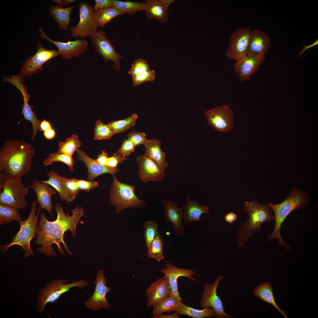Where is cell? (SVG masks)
Listing matches in <instances>:
<instances>
[{
    "label": "cell",
    "mask_w": 318,
    "mask_h": 318,
    "mask_svg": "<svg viewBox=\"0 0 318 318\" xmlns=\"http://www.w3.org/2000/svg\"><path fill=\"white\" fill-rule=\"evenodd\" d=\"M54 208L57 216L54 221H48L43 211L39 214L35 244L41 247L37 249V250L49 257L55 256L56 253L52 247V244H54L57 245L61 255L64 256L66 254L60 244L62 243L68 254L71 255L72 253L69 250L64 240V233L66 231L70 230L73 236H76V226L80 219L84 215V210L82 207H80L78 205L71 210L72 214L70 216L68 211L66 214L61 204L58 202L56 203Z\"/></svg>",
    "instance_id": "cell-1"
},
{
    "label": "cell",
    "mask_w": 318,
    "mask_h": 318,
    "mask_svg": "<svg viewBox=\"0 0 318 318\" xmlns=\"http://www.w3.org/2000/svg\"><path fill=\"white\" fill-rule=\"evenodd\" d=\"M35 151L19 140L6 141L0 150V187L9 180L21 179L30 170Z\"/></svg>",
    "instance_id": "cell-2"
},
{
    "label": "cell",
    "mask_w": 318,
    "mask_h": 318,
    "mask_svg": "<svg viewBox=\"0 0 318 318\" xmlns=\"http://www.w3.org/2000/svg\"><path fill=\"white\" fill-rule=\"evenodd\" d=\"M242 208L248 214L249 218L246 222L240 224L237 228V241L239 248L256 232L260 231L263 223L271 222L275 219L273 210L268 203L261 204L256 200L246 201Z\"/></svg>",
    "instance_id": "cell-3"
},
{
    "label": "cell",
    "mask_w": 318,
    "mask_h": 318,
    "mask_svg": "<svg viewBox=\"0 0 318 318\" xmlns=\"http://www.w3.org/2000/svg\"><path fill=\"white\" fill-rule=\"evenodd\" d=\"M310 199V196L307 192L294 187L290 191L289 196L281 203L276 204L268 203L275 213V228L267 237L269 241L277 239L279 244L286 249H290V246L284 242L281 237L280 233L281 225L290 213L305 207L309 203Z\"/></svg>",
    "instance_id": "cell-4"
},
{
    "label": "cell",
    "mask_w": 318,
    "mask_h": 318,
    "mask_svg": "<svg viewBox=\"0 0 318 318\" xmlns=\"http://www.w3.org/2000/svg\"><path fill=\"white\" fill-rule=\"evenodd\" d=\"M37 201H32L30 214L25 220L19 221L20 228L12 238V241L4 245H0V251L4 255L10 247L15 245L21 247L24 251V256L27 258L30 256H34L31 249L30 241L36 235L37 223L40 211L42 209L39 205L37 213Z\"/></svg>",
    "instance_id": "cell-5"
},
{
    "label": "cell",
    "mask_w": 318,
    "mask_h": 318,
    "mask_svg": "<svg viewBox=\"0 0 318 318\" xmlns=\"http://www.w3.org/2000/svg\"><path fill=\"white\" fill-rule=\"evenodd\" d=\"M68 281V279H52L39 290L37 297V310L39 315H42L48 303H54L72 288L77 286L83 288L89 284L87 281L82 279L69 284H67Z\"/></svg>",
    "instance_id": "cell-6"
},
{
    "label": "cell",
    "mask_w": 318,
    "mask_h": 318,
    "mask_svg": "<svg viewBox=\"0 0 318 318\" xmlns=\"http://www.w3.org/2000/svg\"><path fill=\"white\" fill-rule=\"evenodd\" d=\"M134 186L120 182L113 175L110 192V203L115 207V212L119 213L123 210L130 208H141L146 202L135 195Z\"/></svg>",
    "instance_id": "cell-7"
},
{
    "label": "cell",
    "mask_w": 318,
    "mask_h": 318,
    "mask_svg": "<svg viewBox=\"0 0 318 318\" xmlns=\"http://www.w3.org/2000/svg\"><path fill=\"white\" fill-rule=\"evenodd\" d=\"M0 204L20 209L27 205L26 196L29 188L23 184L21 179L9 180L0 187Z\"/></svg>",
    "instance_id": "cell-8"
},
{
    "label": "cell",
    "mask_w": 318,
    "mask_h": 318,
    "mask_svg": "<svg viewBox=\"0 0 318 318\" xmlns=\"http://www.w3.org/2000/svg\"><path fill=\"white\" fill-rule=\"evenodd\" d=\"M80 20L74 26H70L71 36L82 39L90 36L97 31L98 26L95 10L93 7L84 1L78 5Z\"/></svg>",
    "instance_id": "cell-9"
},
{
    "label": "cell",
    "mask_w": 318,
    "mask_h": 318,
    "mask_svg": "<svg viewBox=\"0 0 318 318\" xmlns=\"http://www.w3.org/2000/svg\"><path fill=\"white\" fill-rule=\"evenodd\" d=\"M90 39L96 53L100 56L105 63L112 61V68L119 71L120 67V59L122 56L116 52L105 32L102 30L97 31L90 36Z\"/></svg>",
    "instance_id": "cell-10"
},
{
    "label": "cell",
    "mask_w": 318,
    "mask_h": 318,
    "mask_svg": "<svg viewBox=\"0 0 318 318\" xmlns=\"http://www.w3.org/2000/svg\"><path fill=\"white\" fill-rule=\"evenodd\" d=\"M94 283L95 285L94 292L92 296L84 302L85 307L93 311L112 308L113 306L109 303L106 298L107 294L111 289L107 285L103 270L98 271Z\"/></svg>",
    "instance_id": "cell-11"
},
{
    "label": "cell",
    "mask_w": 318,
    "mask_h": 318,
    "mask_svg": "<svg viewBox=\"0 0 318 318\" xmlns=\"http://www.w3.org/2000/svg\"><path fill=\"white\" fill-rule=\"evenodd\" d=\"M37 52L23 63L20 74L24 76L30 77L41 71L43 65L51 59L59 55L57 51L45 48L39 40L37 41L36 45Z\"/></svg>",
    "instance_id": "cell-12"
},
{
    "label": "cell",
    "mask_w": 318,
    "mask_h": 318,
    "mask_svg": "<svg viewBox=\"0 0 318 318\" xmlns=\"http://www.w3.org/2000/svg\"><path fill=\"white\" fill-rule=\"evenodd\" d=\"M251 31L249 27H240L232 33L226 56L235 61L248 54Z\"/></svg>",
    "instance_id": "cell-13"
},
{
    "label": "cell",
    "mask_w": 318,
    "mask_h": 318,
    "mask_svg": "<svg viewBox=\"0 0 318 318\" xmlns=\"http://www.w3.org/2000/svg\"><path fill=\"white\" fill-rule=\"evenodd\" d=\"M205 116L208 123L217 131L228 132L233 126L234 114L228 105L217 106L208 110Z\"/></svg>",
    "instance_id": "cell-14"
},
{
    "label": "cell",
    "mask_w": 318,
    "mask_h": 318,
    "mask_svg": "<svg viewBox=\"0 0 318 318\" xmlns=\"http://www.w3.org/2000/svg\"><path fill=\"white\" fill-rule=\"evenodd\" d=\"M223 277L222 275H220L212 284H204V291L200 304L202 307L212 308L215 312V316L216 318L233 317L231 315L227 314L224 311L222 302L216 293L217 286Z\"/></svg>",
    "instance_id": "cell-15"
},
{
    "label": "cell",
    "mask_w": 318,
    "mask_h": 318,
    "mask_svg": "<svg viewBox=\"0 0 318 318\" xmlns=\"http://www.w3.org/2000/svg\"><path fill=\"white\" fill-rule=\"evenodd\" d=\"M39 31L42 38L52 43L57 47L59 55L63 59H69L73 57H78L88 49L89 43L85 39L69 41L66 42L56 41L49 38L44 32L42 27L39 28Z\"/></svg>",
    "instance_id": "cell-16"
},
{
    "label": "cell",
    "mask_w": 318,
    "mask_h": 318,
    "mask_svg": "<svg viewBox=\"0 0 318 318\" xmlns=\"http://www.w3.org/2000/svg\"><path fill=\"white\" fill-rule=\"evenodd\" d=\"M265 59L264 55L248 54L235 61L234 69L240 82L248 80L258 70Z\"/></svg>",
    "instance_id": "cell-17"
},
{
    "label": "cell",
    "mask_w": 318,
    "mask_h": 318,
    "mask_svg": "<svg viewBox=\"0 0 318 318\" xmlns=\"http://www.w3.org/2000/svg\"><path fill=\"white\" fill-rule=\"evenodd\" d=\"M162 204L164 207L165 218L166 221L173 224L174 235L178 238L183 237L185 233V227L182 221L183 212L179 203L165 198L162 200Z\"/></svg>",
    "instance_id": "cell-18"
},
{
    "label": "cell",
    "mask_w": 318,
    "mask_h": 318,
    "mask_svg": "<svg viewBox=\"0 0 318 318\" xmlns=\"http://www.w3.org/2000/svg\"><path fill=\"white\" fill-rule=\"evenodd\" d=\"M136 161L139 166L138 174L142 181H163L165 175L164 170L152 160L144 155L137 157Z\"/></svg>",
    "instance_id": "cell-19"
},
{
    "label": "cell",
    "mask_w": 318,
    "mask_h": 318,
    "mask_svg": "<svg viewBox=\"0 0 318 318\" xmlns=\"http://www.w3.org/2000/svg\"><path fill=\"white\" fill-rule=\"evenodd\" d=\"M148 307H153L173 294L168 281L165 276L153 283L146 289Z\"/></svg>",
    "instance_id": "cell-20"
},
{
    "label": "cell",
    "mask_w": 318,
    "mask_h": 318,
    "mask_svg": "<svg viewBox=\"0 0 318 318\" xmlns=\"http://www.w3.org/2000/svg\"><path fill=\"white\" fill-rule=\"evenodd\" d=\"M164 264L165 268L161 269L160 272L163 274L168 279L173 295L182 301L178 290V279L180 276H185L194 281H196L197 279L193 277V276L196 275V273L194 271L195 269L178 268L173 265L168 261H165Z\"/></svg>",
    "instance_id": "cell-21"
},
{
    "label": "cell",
    "mask_w": 318,
    "mask_h": 318,
    "mask_svg": "<svg viewBox=\"0 0 318 318\" xmlns=\"http://www.w3.org/2000/svg\"><path fill=\"white\" fill-rule=\"evenodd\" d=\"M30 187L35 192L37 201L41 208L46 210L53 216L52 197L57 193L56 190L49 185L37 179L32 182Z\"/></svg>",
    "instance_id": "cell-22"
},
{
    "label": "cell",
    "mask_w": 318,
    "mask_h": 318,
    "mask_svg": "<svg viewBox=\"0 0 318 318\" xmlns=\"http://www.w3.org/2000/svg\"><path fill=\"white\" fill-rule=\"evenodd\" d=\"M77 160L83 161L86 165L88 170L87 180L93 181L97 176L106 173L113 175L119 171L117 168H112L103 165L99 163L96 160L88 156L84 151L78 149L77 151Z\"/></svg>",
    "instance_id": "cell-23"
},
{
    "label": "cell",
    "mask_w": 318,
    "mask_h": 318,
    "mask_svg": "<svg viewBox=\"0 0 318 318\" xmlns=\"http://www.w3.org/2000/svg\"><path fill=\"white\" fill-rule=\"evenodd\" d=\"M182 208L183 212V219L186 226L193 221H202L200 218L202 214L208 215L210 213L208 207L200 204L196 201L192 200L189 194L187 196L186 204L183 205Z\"/></svg>",
    "instance_id": "cell-24"
},
{
    "label": "cell",
    "mask_w": 318,
    "mask_h": 318,
    "mask_svg": "<svg viewBox=\"0 0 318 318\" xmlns=\"http://www.w3.org/2000/svg\"><path fill=\"white\" fill-rule=\"evenodd\" d=\"M271 46V39L264 32L255 29L251 31L248 54L264 55Z\"/></svg>",
    "instance_id": "cell-25"
},
{
    "label": "cell",
    "mask_w": 318,
    "mask_h": 318,
    "mask_svg": "<svg viewBox=\"0 0 318 318\" xmlns=\"http://www.w3.org/2000/svg\"><path fill=\"white\" fill-rule=\"evenodd\" d=\"M143 145L145 150L144 155L164 170L168 166V163L165 159V154L161 148L160 141L154 139H147Z\"/></svg>",
    "instance_id": "cell-26"
},
{
    "label": "cell",
    "mask_w": 318,
    "mask_h": 318,
    "mask_svg": "<svg viewBox=\"0 0 318 318\" xmlns=\"http://www.w3.org/2000/svg\"><path fill=\"white\" fill-rule=\"evenodd\" d=\"M144 11L148 19H154L160 23H166L168 17V9L163 0H147Z\"/></svg>",
    "instance_id": "cell-27"
},
{
    "label": "cell",
    "mask_w": 318,
    "mask_h": 318,
    "mask_svg": "<svg viewBox=\"0 0 318 318\" xmlns=\"http://www.w3.org/2000/svg\"><path fill=\"white\" fill-rule=\"evenodd\" d=\"M74 8V6L63 7L56 5H51L50 6L49 13L57 22L60 30L67 31L68 30L71 13Z\"/></svg>",
    "instance_id": "cell-28"
},
{
    "label": "cell",
    "mask_w": 318,
    "mask_h": 318,
    "mask_svg": "<svg viewBox=\"0 0 318 318\" xmlns=\"http://www.w3.org/2000/svg\"><path fill=\"white\" fill-rule=\"evenodd\" d=\"M253 293L255 296L260 298L262 301L269 303L274 306L285 318H287L285 310L281 309L275 302L272 286L270 283L267 282H262L256 287Z\"/></svg>",
    "instance_id": "cell-29"
},
{
    "label": "cell",
    "mask_w": 318,
    "mask_h": 318,
    "mask_svg": "<svg viewBox=\"0 0 318 318\" xmlns=\"http://www.w3.org/2000/svg\"><path fill=\"white\" fill-rule=\"evenodd\" d=\"M21 93L23 97L24 102L22 114L24 118L30 121L32 123L33 129L32 138L33 140L37 135L38 131H41L40 125L42 121L38 119L36 114L32 110V107L28 103L30 97L27 91L23 90Z\"/></svg>",
    "instance_id": "cell-30"
},
{
    "label": "cell",
    "mask_w": 318,
    "mask_h": 318,
    "mask_svg": "<svg viewBox=\"0 0 318 318\" xmlns=\"http://www.w3.org/2000/svg\"><path fill=\"white\" fill-rule=\"evenodd\" d=\"M179 315H186L193 318H204L215 316L214 310L211 308L205 307L202 309H195L180 302L174 311Z\"/></svg>",
    "instance_id": "cell-31"
},
{
    "label": "cell",
    "mask_w": 318,
    "mask_h": 318,
    "mask_svg": "<svg viewBox=\"0 0 318 318\" xmlns=\"http://www.w3.org/2000/svg\"><path fill=\"white\" fill-rule=\"evenodd\" d=\"M47 174L48 179L40 181L54 188L59 193L61 201L68 203L73 201L74 200L66 192L63 186L61 180V176L53 170L47 172Z\"/></svg>",
    "instance_id": "cell-32"
},
{
    "label": "cell",
    "mask_w": 318,
    "mask_h": 318,
    "mask_svg": "<svg viewBox=\"0 0 318 318\" xmlns=\"http://www.w3.org/2000/svg\"><path fill=\"white\" fill-rule=\"evenodd\" d=\"M181 301L176 296H170L153 307L152 317L155 318L163 313L174 312Z\"/></svg>",
    "instance_id": "cell-33"
},
{
    "label": "cell",
    "mask_w": 318,
    "mask_h": 318,
    "mask_svg": "<svg viewBox=\"0 0 318 318\" xmlns=\"http://www.w3.org/2000/svg\"><path fill=\"white\" fill-rule=\"evenodd\" d=\"M113 6L117 9L122 14L132 15L138 11H144L146 5L144 2L114 0Z\"/></svg>",
    "instance_id": "cell-34"
},
{
    "label": "cell",
    "mask_w": 318,
    "mask_h": 318,
    "mask_svg": "<svg viewBox=\"0 0 318 318\" xmlns=\"http://www.w3.org/2000/svg\"><path fill=\"white\" fill-rule=\"evenodd\" d=\"M138 117L136 114H134L124 119L110 122L107 125L114 134L124 132L134 127Z\"/></svg>",
    "instance_id": "cell-35"
},
{
    "label": "cell",
    "mask_w": 318,
    "mask_h": 318,
    "mask_svg": "<svg viewBox=\"0 0 318 318\" xmlns=\"http://www.w3.org/2000/svg\"><path fill=\"white\" fill-rule=\"evenodd\" d=\"M81 145L78 136L76 134L73 135L67 138L64 141L59 143L57 152L72 156Z\"/></svg>",
    "instance_id": "cell-36"
},
{
    "label": "cell",
    "mask_w": 318,
    "mask_h": 318,
    "mask_svg": "<svg viewBox=\"0 0 318 318\" xmlns=\"http://www.w3.org/2000/svg\"><path fill=\"white\" fill-rule=\"evenodd\" d=\"M98 27H103L107 23L115 17L122 15L113 6L95 10Z\"/></svg>",
    "instance_id": "cell-37"
},
{
    "label": "cell",
    "mask_w": 318,
    "mask_h": 318,
    "mask_svg": "<svg viewBox=\"0 0 318 318\" xmlns=\"http://www.w3.org/2000/svg\"><path fill=\"white\" fill-rule=\"evenodd\" d=\"M16 208L0 204V225H5L12 221L19 222L22 218Z\"/></svg>",
    "instance_id": "cell-38"
},
{
    "label": "cell",
    "mask_w": 318,
    "mask_h": 318,
    "mask_svg": "<svg viewBox=\"0 0 318 318\" xmlns=\"http://www.w3.org/2000/svg\"><path fill=\"white\" fill-rule=\"evenodd\" d=\"M163 246L162 237L158 233L148 249L147 253L148 257L154 259L159 262L163 259L164 258L163 254Z\"/></svg>",
    "instance_id": "cell-39"
},
{
    "label": "cell",
    "mask_w": 318,
    "mask_h": 318,
    "mask_svg": "<svg viewBox=\"0 0 318 318\" xmlns=\"http://www.w3.org/2000/svg\"><path fill=\"white\" fill-rule=\"evenodd\" d=\"M59 161L65 164L68 166L71 171H73L74 162L72 156L58 152L50 154L44 160L43 164L44 166H47L55 162Z\"/></svg>",
    "instance_id": "cell-40"
},
{
    "label": "cell",
    "mask_w": 318,
    "mask_h": 318,
    "mask_svg": "<svg viewBox=\"0 0 318 318\" xmlns=\"http://www.w3.org/2000/svg\"><path fill=\"white\" fill-rule=\"evenodd\" d=\"M143 228L145 243L148 249L155 238L159 233L158 224L155 221H149L144 222Z\"/></svg>",
    "instance_id": "cell-41"
},
{
    "label": "cell",
    "mask_w": 318,
    "mask_h": 318,
    "mask_svg": "<svg viewBox=\"0 0 318 318\" xmlns=\"http://www.w3.org/2000/svg\"><path fill=\"white\" fill-rule=\"evenodd\" d=\"M110 128L99 119L96 122L94 139L95 140L110 139L114 134Z\"/></svg>",
    "instance_id": "cell-42"
},
{
    "label": "cell",
    "mask_w": 318,
    "mask_h": 318,
    "mask_svg": "<svg viewBox=\"0 0 318 318\" xmlns=\"http://www.w3.org/2000/svg\"><path fill=\"white\" fill-rule=\"evenodd\" d=\"M74 178L61 177V181L66 192L74 200L80 190L74 181Z\"/></svg>",
    "instance_id": "cell-43"
},
{
    "label": "cell",
    "mask_w": 318,
    "mask_h": 318,
    "mask_svg": "<svg viewBox=\"0 0 318 318\" xmlns=\"http://www.w3.org/2000/svg\"><path fill=\"white\" fill-rule=\"evenodd\" d=\"M155 74L154 70H150L149 69L132 77L133 86H137L145 82H153L155 77Z\"/></svg>",
    "instance_id": "cell-44"
},
{
    "label": "cell",
    "mask_w": 318,
    "mask_h": 318,
    "mask_svg": "<svg viewBox=\"0 0 318 318\" xmlns=\"http://www.w3.org/2000/svg\"><path fill=\"white\" fill-rule=\"evenodd\" d=\"M149 69L146 60L142 58H137L134 61L131 65V69L128 73L133 77Z\"/></svg>",
    "instance_id": "cell-45"
},
{
    "label": "cell",
    "mask_w": 318,
    "mask_h": 318,
    "mask_svg": "<svg viewBox=\"0 0 318 318\" xmlns=\"http://www.w3.org/2000/svg\"><path fill=\"white\" fill-rule=\"evenodd\" d=\"M128 139L132 142L136 146L143 144L147 139L144 132H137L134 130L130 132L127 135Z\"/></svg>",
    "instance_id": "cell-46"
},
{
    "label": "cell",
    "mask_w": 318,
    "mask_h": 318,
    "mask_svg": "<svg viewBox=\"0 0 318 318\" xmlns=\"http://www.w3.org/2000/svg\"><path fill=\"white\" fill-rule=\"evenodd\" d=\"M136 146L128 139L124 140L118 150L119 152L123 157H126L130 155L132 152L134 151Z\"/></svg>",
    "instance_id": "cell-47"
},
{
    "label": "cell",
    "mask_w": 318,
    "mask_h": 318,
    "mask_svg": "<svg viewBox=\"0 0 318 318\" xmlns=\"http://www.w3.org/2000/svg\"><path fill=\"white\" fill-rule=\"evenodd\" d=\"M74 181L80 190L89 191L90 190L99 186V183L96 181H87L74 178Z\"/></svg>",
    "instance_id": "cell-48"
},
{
    "label": "cell",
    "mask_w": 318,
    "mask_h": 318,
    "mask_svg": "<svg viewBox=\"0 0 318 318\" xmlns=\"http://www.w3.org/2000/svg\"><path fill=\"white\" fill-rule=\"evenodd\" d=\"M127 159L126 157H122L119 152H116L112 153V156L109 157L107 166L112 168H117L118 164H122Z\"/></svg>",
    "instance_id": "cell-49"
},
{
    "label": "cell",
    "mask_w": 318,
    "mask_h": 318,
    "mask_svg": "<svg viewBox=\"0 0 318 318\" xmlns=\"http://www.w3.org/2000/svg\"><path fill=\"white\" fill-rule=\"evenodd\" d=\"M114 0H95V4L93 8L95 10L106 8L113 6Z\"/></svg>",
    "instance_id": "cell-50"
},
{
    "label": "cell",
    "mask_w": 318,
    "mask_h": 318,
    "mask_svg": "<svg viewBox=\"0 0 318 318\" xmlns=\"http://www.w3.org/2000/svg\"><path fill=\"white\" fill-rule=\"evenodd\" d=\"M109 157L107 152L105 150H103L101 154L97 156V158L96 160L100 164L103 165H107Z\"/></svg>",
    "instance_id": "cell-51"
},
{
    "label": "cell",
    "mask_w": 318,
    "mask_h": 318,
    "mask_svg": "<svg viewBox=\"0 0 318 318\" xmlns=\"http://www.w3.org/2000/svg\"><path fill=\"white\" fill-rule=\"evenodd\" d=\"M237 218L236 214L233 212L227 213L224 217L225 221L229 223H232L236 220Z\"/></svg>",
    "instance_id": "cell-52"
},
{
    "label": "cell",
    "mask_w": 318,
    "mask_h": 318,
    "mask_svg": "<svg viewBox=\"0 0 318 318\" xmlns=\"http://www.w3.org/2000/svg\"><path fill=\"white\" fill-rule=\"evenodd\" d=\"M43 132L45 138L48 140L53 139L55 135V131L52 128L48 129Z\"/></svg>",
    "instance_id": "cell-53"
},
{
    "label": "cell",
    "mask_w": 318,
    "mask_h": 318,
    "mask_svg": "<svg viewBox=\"0 0 318 318\" xmlns=\"http://www.w3.org/2000/svg\"><path fill=\"white\" fill-rule=\"evenodd\" d=\"M40 127L41 131L43 132L52 128L50 123L45 119L42 121L40 125Z\"/></svg>",
    "instance_id": "cell-54"
},
{
    "label": "cell",
    "mask_w": 318,
    "mask_h": 318,
    "mask_svg": "<svg viewBox=\"0 0 318 318\" xmlns=\"http://www.w3.org/2000/svg\"><path fill=\"white\" fill-rule=\"evenodd\" d=\"M179 315L176 313L170 314H160L157 316L155 318H178Z\"/></svg>",
    "instance_id": "cell-55"
},
{
    "label": "cell",
    "mask_w": 318,
    "mask_h": 318,
    "mask_svg": "<svg viewBox=\"0 0 318 318\" xmlns=\"http://www.w3.org/2000/svg\"><path fill=\"white\" fill-rule=\"evenodd\" d=\"M318 44V40H317L315 42L312 44L308 46H304V47L301 52L299 53V55L300 56H301L303 53L306 50L308 49L309 48L314 46L315 45H316Z\"/></svg>",
    "instance_id": "cell-56"
},
{
    "label": "cell",
    "mask_w": 318,
    "mask_h": 318,
    "mask_svg": "<svg viewBox=\"0 0 318 318\" xmlns=\"http://www.w3.org/2000/svg\"><path fill=\"white\" fill-rule=\"evenodd\" d=\"M52 2L54 4L59 6H64L63 0H53Z\"/></svg>",
    "instance_id": "cell-57"
},
{
    "label": "cell",
    "mask_w": 318,
    "mask_h": 318,
    "mask_svg": "<svg viewBox=\"0 0 318 318\" xmlns=\"http://www.w3.org/2000/svg\"><path fill=\"white\" fill-rule=\"evenodd\" d=\"M77 1L76 0H63V5L66 6Z\"/></svg>",
    "instance_id": "cell-58"
}]
</instances>
